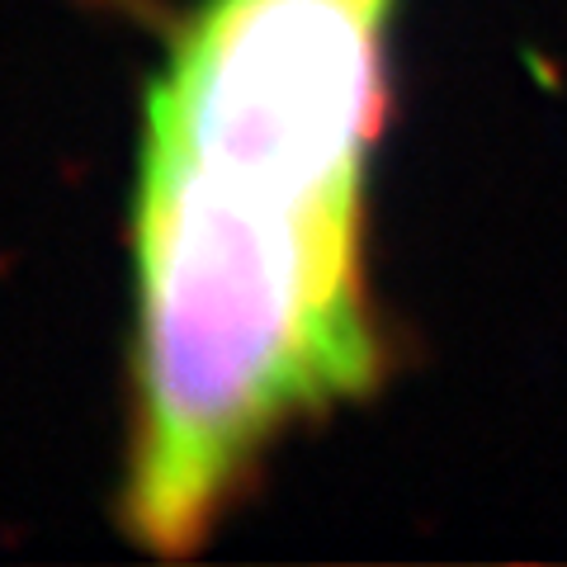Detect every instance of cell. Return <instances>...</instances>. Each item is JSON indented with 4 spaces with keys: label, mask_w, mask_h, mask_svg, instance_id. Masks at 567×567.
<instances>
[{
    "label": "cell",
    "mask_w": 567,
    "mask_h": 567,
    "mask_svg": "<svg viewBox=\"0 0 567 567\" xmlns=\"http://www.w3.org/2000/svg\"><path fill=\"white\" fill-rule=\"evenodd\" d=\"M383 10L208 0L147 100L128 529L189 554L256 454L379 374L364 181Z\"/></svg>",
    "instance_id": "obj_1"
},
{
    "label": "cell",
    "mask_w": 567,
    "mask_h": 567,
    "mask_svg": "<svg viewBox=\"0 0 567 567\" xmlns=\"http://www.w3.org/2000/svg\"><path fill=\"white\" fill-rule=\"evenodd\" d=\"M364 6H374V10H388V0H364Z\"/></svg>",
    "instance_id": "obj_2"
}]
</instances>
